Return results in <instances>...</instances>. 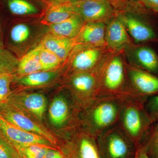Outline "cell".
I'll return each mask as SVG.
<instances>
[{"instance_id": "44dd1931", "label": "cell", "mask_w": 158, "mask_h": 158, "mask_svg": "<svg viewBox=\"0 0 158 158\" xmlns=\"http://www.w3.org/2000/svg\"><path fill=\"white\" fill-rule=\"evenodd\" d=\"M41 45L40 44L19 60L16 73L19 77L23 76L29 74L42 71L40 62V52Z\"/></svg>"}, {"instance_id": "8fae6325", "label": "cell", "mask_w": 158, "mask_h": 158, "mask_svg": "<svg viewBox=\"0 0 158 158\" xmlns=\"http://www.w3.org/2000/svg\"><path fill=\"white\" fill-rule=\"evenodd\" d=\"M0 133L17 150L32 144H41L56 148L46 138L15 126L1 115Z\"/></svg>"}, {"instance_id": "ab89813d", "label": "cell", "mask_w": 158, "mask_h": 158, "mask_svg": "<svg viewBox=\"0 0 158 158\" xmlns=\"http://www.w3.org/2000/svg\"><path fill=\"white\" fill-rule=\"evenodd\" d=\"M22 158H23V157H22Z\"/></svg>"}, {"instance_id": "5bb4252c", "label": "cell", "mask_w": 158, "mask_h": 158, "mask_svg": "<svg viewBox=\"0 0 158 158\" xmlns=\"http://www.w3.org/2000/svg\"><path fill=\"white\" fill-rule=\"evenodd\" d=\"M105 39L107 47L113 52L123 50L133 42L117 15L106 24Z\"/></svg>"}, {"instance_id": "d6a6232c", "label": "cell", "mask_w": 158, "mask_h": 158, "mask_svg": "<svg viewBox=\"0 0 158 158\" xmlns=\"http://www.w3.org/2000/svg\"><path fill=\"white\" fill-rule=\"evenodd\" d=\"M44 158H65V157L61 149L53 148L49 149Z\"/></svg>"}, {"instance_id": "ba28073f", "label": "cell", "mask_w": 158, "mask_h": 158, "mask_svg": "<svg viewBox=\"0 0 158 158\" xmlns=\"http://www.w3.org/2000/svg\"><path fill=\"white\" fill-rule=\"evenodd\" d=\"M97 69L69 76V86L79 103L84 108L98 97L99 79Z\"/></svg>"}, {"instance_id": "836d02e7", "label": "cell", "mask_w": 158, "mask_h": 158, "mask_svg": "<svg viewBox=\"0 0 158 158\" xmlns=\"http://www.w3.org/2000/svg\"><path fill=\"white\" fill-rule=\"evenodd\" d=\"M142 5L148 10L158 13V0H143Z\"/></svg>"}, {"instance_id": "8d00e7d4", "label": "cell", "mask_w": 158, "mask_h": 158, "mask_svg": "<svg viewBox=\"0 0 158 158\" xmlns=\"http://www.w3.org/2000/svg\"><path fill=\"white\" fill-rule=\"evenodd\" d=\"M71 3L74 2H77L78 0H68Z\"/></svg>"}, {"instance_id": "f35d334b", "label": "cell", "mask_w": 158, "mask_h": 158, "mask_svg": "<svg viewBox=\"0 0 158 158\" xmlns=\"http://www.w3.org/2000/svg\"><path fill=\"white\" fill-rule=\"evenodd\" d=\"M78 1H94V0H78Z\"/></svg>"}, {"instance_id": "3957f363", "label": "cell", "mask_w": 158, "mask_h": 158, "mask_svg": "<svg viewBox=\"0 0 158 158\" xmlns=\"http://www.w3.org/2000/svg\"><path fill=\"white\" fill-rule=\"evenodd\" d=\"M144 103L133 97H125L117 125L137 148L143 143L154 123L148 113Z\"/></svg>"}, {"instance_id": "484cf974", "label": "cell", "mask_w": 158, "mask_h": 158, "mask_svg": "<svg viewBox=\"0 0 158 158\" xmlns=\"http://www.w3.org/2000/svg\"><path fill=\"white\" fill-rule=\"evenodd\" d=\"M39 57L42 71H53L58 68L62 63L56 54L44 48L42 45Z\"/></svg>"}, {"instance_id": "1f68e13d", "label": "cell", "mask_w": 158, "mask_h": 158, "mask_svg": "<svg viewBox=\"0 0 158 158\" xmlns=\"http://www.w3.org/2000/svg\"><path fill=\"white\" fill-rule=\"evenodd\" d=\"M118 11H127L137 5L129 0H106Z\"/></svg>"}, {"instance_id": "5b68a950", "label": "cell", "mask_w": 158, "mask_h": 158, "mask_svg": "<svg viewBox=\"0 0 158 158\" xmlns=\"http://www.w3.org/2000/svg\"><path fill=\"white\" fill-rule=\"evenodd\" d=\"M111 52L106 46L76 44L65 61L67 63L69 76L95 70Z\"/></svg>"}, {"instance_id": "ffe728a7", "label": "cell", "mask_w": 158, "mask_h": 158, "mask_svg": "<svg viewBox=\"0 0 158 158\" xmlns=\"http://www.w3.org/2000/svg\"><path fill=\"white\" fill-rule=\"evenodd\" d=\"M75 13L72 4L68 0L53 3L49 7L41 23L47 26L58 23Z\"/></svg>"}, {"instance_id": "52a82bcc", "label": "cell", "mask_w": 158, "mask_h": 158, "mask_svg": "<svg viewBox=\"0 0 158 158\" xmlns=\"http://www.w3.org/2000/svg\"><path fill=\"white\" fill-rule=\"evenodd\" d=\"M148 10L118 11L117 15L133 42L140 44L154 41L157 35L144 16Z\"/></svg>"}, {"instance_id": "83f0119b", "label": "cell", "mask_w": 158, "mask_h": 158, "mask_svg": "<svg viewBox=\"0 0 158 158\" xmlns=\"http://www.w3.org/2000/svg\"><path fill=\"white\" fill-rule=\"evenodd\" d=\"M30 35L31 29L25 24H17L11 28L10 31V39L15 44L23 43L29 39Z\"/></svg>"}, {"instance_id": "4316f807", "label": "cell", "mask_w": 158, "mask_h": 158, "mask_svg": "<svg viewBox=\"0 0 158 158\" xmlns=\"http://www.w3.org/2000/svg\"><path fill=\"white\" fill-rule=\"evenodd\" d=\"M53 148L41 144H32L20 148L17 151L21 156L24 158H44L49 149Z\"/></svg>"}, {"instance_id": "8992f818", "label": "cell", "mask_w": 158, "mask_h": 158, "mask_svg": "<svg viewBox=\"0 0 158 158\" xmlns=\"http://www.w3.org/2000/svg\"><path fill=\"white\" fill-rule=\"evenodd\" d=\"M127 92L132 96L145 102L158 94V76L126 63Z\"/></svg>"}, {"instance_id": "d4e9b609", "label": "cell", "mask_w": 158, "mask_h": 158, "mask_svg": "<svg viewBox=\"0 0 158 158\" xmlns=\"http://www.w3.org/2000/svg\"><path fill=\"white\" fill-rule=\"evenodd\" d=\"M8 8L12 14L17 15H28L38 12V9L26 0H8Z\"/></svg>"}, {"instance_id": "4fadbf2b", "label": "cell", "mask_w": 158, "mask_h": 158, "mask_svg": "<svg viewBox=\"0 0 158 158\" xmlns=\"http://www.w3.org/2000/svg\"><path fill=\"white\" fill-rule=\"evenodd\" d=\"M81 134L61 148L65 158H101L96 137L87 131Z\"/></svg>"}, {"instance_id": "e0dca14e", "label": "cell", "mask_w": 158, "mask_h": 158, "mask_svg": "<svg viewBox=\"0 0 158 158\" xmlns=\"http://www.w3.org/2000/svg\"><path fill=\"white\" fill-rule=\"evenodd\" d=\"M18 97L21 99L14 94H10L6 102L10 104H16L21 103L23 106H24L27 110L37 118L40 119L42 118L47 103L46 98L43 94L34 93L28 94L21 97Z\"/></svg>"}, {"instance_id": "cb8c5ba5", "label": "cell", "mask_w": 158, "mask_h": 158, "mask_svg": "<svg viewBox=\"0 0 158 158\" xmlns=\"http://www.w3.org/2000/svg\"><path fill=\"white\" fill-rule=\"evenodd\" d=\"M19 60L13 54L0 46V75L4 73L12 74L17 70Z\"/></svg>"}, {"instance_id": "277c9868", "label": "cell", "mask_w": 158, "mask_h": 158, "mask_svg": "<svg viewBox=\"0 0 158 158\" xmlns=\"http://www.w3.org/2000/svg\"><path fill=\"white\" fill-rule=\"evenodd\" d=\"M97 139L101 158H135L137 147L117 125Z\"/></svg>"}, {"instance_id": "2e32d148", "label": "cell", "mask_w": 158, "mask_h": 158, "mask_svg": "<svg viewBox=\"0 0 158 158\" xmlns=\"http://www.w3.org/2000/svg\"><path fill=\"white\" fill-rule=\"evenodd\" d=\"M40 44L53 52L62 63L65 62L74 47L73 39L67 38L49 32L42 38Z\"/></svg>"}, {"instance_id": "7a4b0ae2", "label": "cell", "mask_w": 158, "mask_h": 158, "mask_svg": "<svg viewBox=\"0 0 158 158\" xmlns=\"http://www.w3.org/2000/svg\"><path fill=\"white\" fill-rule=\"evenodd\" d=\"M125 96L99 97L85 108L86 131L97 138L117 125Z\"/></svg>"}, {"instance_id": "603a6c76", "label": "cell", "mask_w": 158, "mask_h": 158, "mask_svg": "<svg viewBox=\"0 0 158 158\" xmlns=\"http://www.w3.org/2000/svg\"><path fill=\"white\" fill-rule=\"evenodd\" d=\"M141 145L150 158H158V122L152 124Z\"/></svg>"}, {"instance_id": "9a60e30c", "label": "cell", "mask_w": 158, "mask_h": 158, "mask_svg": "<svg viewBox=\"0 0 158 158\" xmlns=\"http://www.w3.org/2000/svg\"><path fill=\"white\" fill-rule=\"evenodd\" d=\"M105 30L104 23H85L80 33L73 38L75 44L106 46L105 39Z\"/></svg>"}, {"instance_id": "4dcf8cb0", "label": "cell", "mask_w": 158, "mask_h": 158, "mask_svg": "<svg viewBox=\"0 0 158 158\" xmlns=\"http://www.w3.org/2000/svg\"><path fill=\"white\" fill-rule=\"evenodd\" d=\"M144 107L153 122H158V94L148 98Z\"/></svg>"}, {"instance_id": "6da1fadb", "label": "cell", "mask_w": 158, "mask_h": 158, "mask_svg": "<svg viewBox=\"0 0 158 158\" xmlns=\"http://www.w3.org/2000/svg\"><path fill=\"white\" fill-rule=\"evenodd\" d=\"M124 50L111 52L98 68V97L128 96Z\"/></svg>"}, {"instance_id": "74e56055", "label": "cell", "mask_w": 158, "mask_h": 158, "mask_svg": "<svg viewBox=\"0 0 158 158\" xmlns=\"http://www.w3.org/2000/svg\"><path fill=\"white\" fill-rule=\"evenodd\" d=\"M0 46H3L2 43V41H1V40H0Z\"/></svg>"}, {"instance_id": "d6986e66", "label": "cell", "mask_w": 158, "mask_h": 158, "mask_svg": "<svg viewBox=\"0 0 158 158\" xmlns=\"http://www.w3.org/2000/svg\"><path fill=\"white\" fill-rule=\"evenodd\" d=\"M85 23L83 18L76 13L63 21L47 27L51 33L73 39L80 33Z\"/></svg>"}, {"instance_id": "f1b7e54d", "label": "cell", "mask_w": 158, "mask_h": 158, "mask_svg": "<svg viewBox=\"0 0 158 158\" xmlns=\"http://www.w3.org/2000/svg\"><path fill=\"white\" fill-rule=\"evenodd\" d=\"M13 77V75L11 74L0 75V106L7 102L11 94L10 86Z\"/></svg>"}, {"instance_id": "9c48e42d", "label": "cell", "mask_w": 158, "mask_h": 158, "mask_svg": "<svg viewBox=\"0 0 158 158\" xmlns=\"http://www.w3.org/2000/svg\"><path fill=\"white\" fill-rule=\"evenodd\" d=\"M72 4L75 11L81 15L85 23L106 24L117 14V11L106 0L77 1Z\"/></svg>"}, {"instance_id": "e575fe53", "label": "cell", "mask_w": 158, "mask_h": 158, "mask_svg": "<svg viewBox=\"0 0 158 158\" xmlns=\"http://www.w3.org/2000/svg\"><path fill=\"white\" fill-rule=\"evenodd\" d=\"M135 158H150L148 155L144 148L142 145L137 148Z\"/></svg>"}, {"instance_id": "d590c367", "label": "cell", "mask_w": 158, "mask_h": 158, "mask_svg": "<svg viewBox=\"0 0 158 158\" xmlns=\"http://www.w3.org/2000/svg\"><path fill=\"white\" fill-rule=\"evenodd\" d=\"M131 2L134 3V4H137V5L142 6V2L143 0H129Z\"/></svg>"}, {"instance_id": "ac0fdd59", "label": "cell", "mask_w": 158, "mask_h": 158, "mask_svg": "<svg viewBox=\"0 0 158 158\" xmlns=\"http://www.w3.org/2000/svg\"><path fill=\"white\" fill-rule=\"evenodd\" d=\"M49 118L52 124L61 126L71 120L73 108L66 98L62 96L54 99L48 110Z\"/></svg>"}, {"instance_id": "7402d4cb", "label": "cell", "mask_w": 158, "mask_h": 158, "mask_svg": "<svg viewBox=\"0 0 158 158\" xmlns=\"http://www.w3.org/2000/svg\"><path fill=\"white\" fill-rule=\"evenodd\" d=\"M57 73L53 71H40L23 76L15 81L19 85L28 87H37L48 84L55 78Z\"/></svg>"}, {"instance_id": "f546056e", "label": "cell", "mask_w": 158, "mask_h": 158, "mask_svg": "<svg viewBox=\"0 0 158 158\" xmlns=\"http://www.w3.org/2000/svg\"><path fill=\"white\" fill-rule=\"evenodd\" d=\"M0 158H22L17 150L1 133Z\"/></svg>"}, {"instance_id": "7c38bea8", "label": "cell", "mask_w": 158, "mask_h": 158, "mask_svg": "<svg viewBox=\"0 0 158 158\" xmlns=\"http://www.w3.org/2000/svg\"><path fill=\"white\" fill-rule=\"evenodd\" d=\"M123 50L128 63L158 76V56L152 48L133 42Z\"/></svg>"}, {"instance_id": "30bf717a", "label": "cell", "mask_w": 158, "mask_h": 158, "mask_svg": "<svg viewBox=\"0 0 158 158\" xmlns=\"http://www.w3.org/2000/svg\"><path fill=\"white\" fill-rule=\"evenodd\" d=\"M0 115L7 121L22 129L34 133L47 139L55 147L59 148L56 139L45 129L35 123L32 119L6 102L0 106Z\"/></svg>"}]
</instances>
